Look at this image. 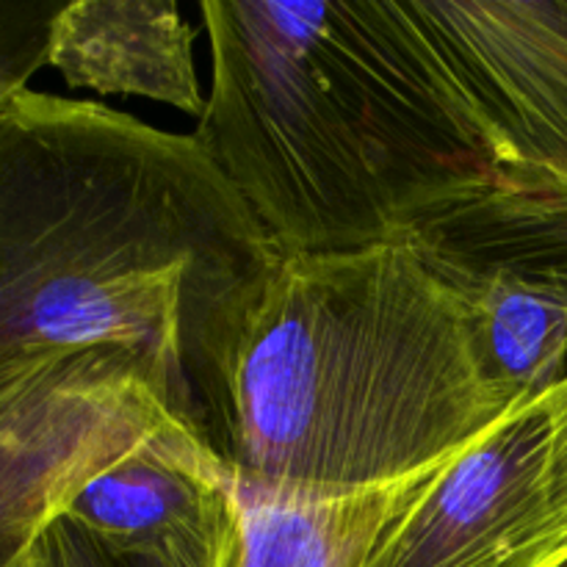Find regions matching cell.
I'll list each match as a JSON object with an SVG mask.
<instances>
[{
	"label": "cell",
	"instance_id": "cell-1",
	"mask_svg": "<svg viewBox=\"0 0 567 567\" xmlns=\"http://www.w3.org/2000/svg\"><path fill=\"white\" fill-rule=\"evenodd\" d=\"M188 421L236 485L343 493L449 463L518 399L468 299L415 236L277 252L194 330Z\"/></svg>",
	"mask_w": 567,
	"mask_h": 567
},
{
	"label": "cell",
	"instance_id": "cell-2",
	"mask_svg": "<svg viewBox=\"0 0 567 567\" xmlns=\"http://www.w3.org/2000/svg\"><path fill=\"white\" fill-rule=\"evenodd\" d=\"M197 142L280 252L402 238L502 166L402 0H208Z\"/></svg>",
	"mask_w": 567,
	"mask_h": 567
},
{
	"label": "cell",
	"instance_id": "cell-3",
	"mask_svg": "<svg viewBox=\"0 0 567 567\" xmlns=\"http://www.w3.org/2000/svg\"><path fill=\"white\" fill-rule=\"evenodd\" d=\"M277 252L194 133L31 86L0 103V360L131 349L192 426L188 341Z\"/></svg>",
	"mask_w": 567,
	"mask_h": 567
},
{
	"label": "cell",
	"instance_id": "cell-4",
	"mask_svg": "<svg viewBox=\"0 0 567 567\" xmlns=\"http://www.w3.org/2000/svg\"><path fill=\"white\" fill-rule=\"evenodd\" d=\"M175 424L169 385L131 349L0 360V567H33L39 537L78 493Z\"/></svg>",
	"mask_w": 567,
	"mask_h": 567
},
{
	"label": "cell",
	"instance_id": "cell-5",
	"mask_svg": "<svg viewBox=\"0 0 567 567\" xmlns=\"http://www.w3.org/2000/svg\"><path fill=\"white\" fill-rule=\"evenodd\" d=\"M567 548V377L449 460L371 567H546Z\"/></svg>",
	"mask_w": 567,
	"mask_h": 567
},
{
	"label": "cell",
	"instance_id": "cell-6",
	"mask_svg": "<svg viewBox=\"0 0 567 567\" xmlns=\"http://www.w3.org/2000/svg\"><path fill=\"white\" fill-rule=\"evenodd\" d=\"M502 166L567 172V0H408Z\"/></svg>",
	"mask_w": 567,
	"mask_h": 567
},
{
	"label": "cell",
	"instance_id": "cell-7",
	"mask_svg": "<svg viewBox=\"0 0 567 567\" xmlns=\"http://www.w3.org/2000/svg\"><path fill=\"white\" fill-rule=\"evenodd\" d=\"M64 515L153 567H216L236 532V496L208 443L175 424L94 476Z\"/></svg>",
	"mask_w": 567,
	"mask_h": 567
},
{
	"label": "cell",
	"instance_id": "cell-8",
	"mask_svg": "<svg viewBox=\"0 0 567 567\" xmlns=\"http://www.w3.org/2000/svg\"><path fill=\"white\" fill-rule=\"evenodd\" d=\"M194 28L172 0H70L50 25L48 66L70 86L203 116Z\"/></svg>",
	"mask_w": 567,
	"mask_h": 567
},
{
	"label": "cell",
	"instance_id": "cell-9",
	"mask_svg": "<svg viewBox=\"0 0 567 567\" xmlns=\"http://www.w3.org/2000/svg\"><path fill=\"white\" fill-rule=\"evenodd\" d=\"M408 233L460 269H509L567 288V172L498 166Z\"/></svg>",
	"mask_w": 567,
	"mask_h": 567
},
{
	"label": "cell",
	"instance_id": "cell-10",
	"mask_svg": "<svg viewBox=\"0 0 567 567\" xmlns=\"http://www.w3.org/2000/svg\"><path fill=\"white\" fill-rule=\"evenodd\" d=\"M443 264L468 299L476 349L491 380L518 402L559 385L567 377V288L509 269Z\"/></svg>",
	"mask_w": 567,
	"mask_h": 567
},
{
	"label": "cell",
	"instance_id": "cell-11",
	"mask_svg": "<svg viewBox=\"0 0 567 567\" xmlns=\"http://www.w3.org/2000/svg\"><path fill=\"white\" fill-rule=\"evenodd\" d=\"M61 6L48 0H0V103L28 89L31 78L48 66L50 25Z\"/></svg>",
	"mask_w": 567,
	"mask_h": 567
},
{
	"label": "cell",
	"instance_id": "cell-12",
	"mask_svg": "<svg viewBox=\"0 0 567 567\" xmlns=\"http://www.w3.org/2000/svg\"><path fill=\"white\" fill-rule=\"evenodd\" d=\"M33 567H153L144 559L122 554L100 540L97 535L72 520L70 515L55 518L42 532L33 554Z\"/></svg>",
	"mask_w": 567,
	"mask_h": 567
},
{
	"label": "cell",
	"instance_id": "cell-13",
	"mask_svg": "<svg viewBox=\"0 0 567 567\" xmlns=\"http://www.w3.org/2000/svg\"><path fill=\"white\" fill-rule=\"evenodd\" d=\"M546 567H567V548H565L563 554H559L557 559H551V563H548Z\"/></svg>",
	"mask_w": 567,
	"mask_h": 567
}]
</instances>
